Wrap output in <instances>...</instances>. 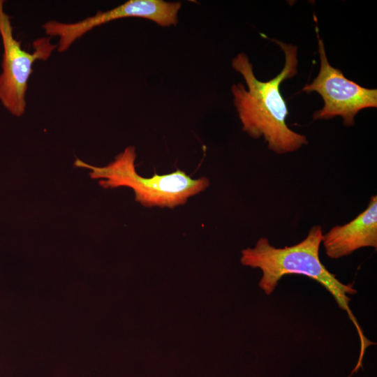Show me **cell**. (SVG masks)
I'll use <instances>...</instances> for the list:
<instances>
[{"label": "cell", "mask_w": 377, "mask_h": 377, "mask_svg": "<svg viewBox=\"0 0 377 377\" xmlns=\"http://www.w3.org/2000/svg\"><path fill=\"white\" fill-rule=\"evenodd\" d=\"M283 51L285 64L280 73L267 81L258 80L246 54L239 53L232 61V68L244 77L248 87L242 83L233 84L234 105L242 129L253 138L263 137L268 149L277 154L298 150L308 144L306 136L292 131L286 124L288 110L280 91L281 82L297 73V47L273 40Z\"/></svg>", "instance_id": "1"}, {"label": "cell", "mask_w": 377, "mask_h": 377, "mask_svg": "<svg viewBox=\"0 0 377 377\" xmlns=\"http://www.w3.org/2000/svg\"><path fill=\"white\" fill-rule=\"evenodd\" d=\"M323 236L321 226H313L302 241L283 248H276L268 239L260 237L253 248L242 250L240 260L245 266L262 271L258 285L267 295L274 292L279 281L288 274L303 275L323 286L333 296L339 306L347 313L357 332L360 353L355 366L361 367L366 349L376 343L365 337L349 306L348 295L356 294L357 290L352 284H344L338 280L320 259Z\"/></svg>", "instance_id": "2"}, {"label": "cell", "mask_w": 377, "mask_h": 377, "mask_svg": "<svg viewBox=\"0 0 377 377\" xmlns=\"http://www.w3.org/2000/svg\"><path fill=\"white\" fill-rule=\"evenodd\" d=\"M135 149L129 146L119 153L113 161L103 167H96L77 158L74 165L90 170L92 179H100L104 188L126 186L133 189L135 201L147 207L173 208L184 205L188 199L205 190L209 180L205 177L193 179L179 169L175 172L150 177L138 174L135 170Z\"/></svg>", "instance_id": "3"}, {"label": "cell", "mask_w": 377, "mask_h": 377, "mask_svg": "<svg viewBox=\"0 0 377 377\" xmlns=\"http://www.w3.org/2000/svg\"><path fill=\"white\" fill-rule=\"evenodd\" d=\"M0 37L3 45L0 103L12 115L20 117L26 110V95L34 64L38 60H47L57 46L46 36L33 42V52L23 49L21 42L14 36L3 0H0Z\"/></svg>", "instance_id": "4"}, {"label": "cell", "mask_w": 377, "mask_h": 377, "mask_svg": "<svg viewBox=\"0 0 377 377\" xmlns=\"http://www.w3.org/2000/svg\"><path fill=\"white\" fill-rule=\"evenodd\" d=\"M320 68L317 77L302 89L306 93L316 91L324 101L322 109L313 113V119H329L336 116L343 118L345 126L355 124V116L361 110L377 107L376 89L363 87L348 80L342 71L332 66L327 58L325 45L316 28Z\"/></svg>", "instance_id": "5"}, {"label": "cell", "mask_w": 377, "mask_h": 377, "mask_svg": "<svg viewBox=\"0 0 377 377\" xmlns=\"http://www.w3.org/2000/svg\"><path fill=\"white\" fill-rule=\"evenodd\" d=\"M180 2L163 0H129L106 11H98L95 15L75 22H61L49 20L42 25L47 37L59 38L57 50L67 51L84 34L96 27L114 20L126 17L145 18L161 27L176 25Z\"/></svg>", "instance_id": "6"}, {"label": "cell", "mask_w": 377, "mask_h": 377, "mask_svg": "<svg viewBox=\"0 0 377 377\" xmlns=\"http://www.w3.org/2000/svg\"><path fill=\"white\" fill-rule=\"evenodd\" d=\"M327 256L332 259L347 256L363 247L377 248V196H371L367 208L350 222L335 226L323 235Z\"/></svg>", "instance_id": "7"}]
</instances>
